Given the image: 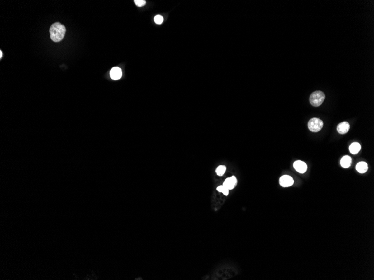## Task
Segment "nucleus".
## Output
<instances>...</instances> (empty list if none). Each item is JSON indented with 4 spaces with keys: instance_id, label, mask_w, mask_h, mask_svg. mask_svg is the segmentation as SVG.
Listing matches in <instances>:
<instances>
[{
    "instance_id": "obj_4",
    "label": "nucleus",
    "mask_w": 374,
    "mask_h": 280,
    "mask_svg": "<svg viewBox=\"0 0 374 280\" xmlns=\"http://www.w3.org/2000/svg\"><path fill=\"white\" fill-rule=\"evenodd\" d=\"M280 184L283 187H287L291 186L294 183V179L288 175H284L281 176L280 178Z\"/></svg>"
},
{
    "instance_id": "obj_15",
    "label": "nucleus",
    "mask_w": 374,
    "mask_h": 280,
    "mask_svg": "<svg viewBox=\"0 0 374 280\" xmlns=\"http://www.w3.org/2000/svg\"><path fill=\"white\" fill-rule=\"evenodd\" d=\"M134 2L135 3L136 5L139 7H141V6H144L146 3V1L144 0H135Z\"/></svg>"
},
{
    "instance_id": "obj_6",
    "label": "nucleus",
    "mask_w": 374,
    "mask_h": 280,
    "mask_svg": "<svg viewBox=\"0 0 374 280\" xmlns=\"http://www.w3.org/2000/svg\"><path fill=\"white\" fill-rule=\"evenodd\" d=\"M237 183V179L235 176H232L230 178H227L223 183L224 186L229 190H232L235 186Z\"/></svg>"
},
{
    "instance_id": "obj_13",
    "label": "nucleus",
    "mask_w": 374,
    "mask_h": 280,
    "mask_svg": "<svg viewBox=\"0 0 374 280\" xmlns=\"http://www.w3.org/2000/svg\"><path fill=\"white\" fill-rule=\"evenodd\" d=\"M217 190L220 192H222L225 195L227 196L229 194V189L225 187L224 185H221L217 188Z\"/></svg>"
},
{
    "instance_id": "obj_2",
    "label": "nucleus",
    "mask_w": 374,
    "mask_h": 280,
    "mask_svg": "<svg viewBox=\"0 0 374 280\" xmlns=\"http://www.w3.org/2000/svg\"><path fill=\"white\" fill-rule=\"evenodd\" d=\"M325 99V95L324 92L320 91H316L311 94L309 100L311 105L315 107H318L324 102Z\"/></svg>"
},
{
    "instance_id": "obj_12",
    "label": "nucleus",
    "mask_w": 374,
    "mask_h": 280,
    "mask_svg": "<svg viewBox=\"0 0 374 280\" xmlns=\"http://www.w3.org/2000/svg\"><path fill=\"white\" fill-rule=\"evenodd\" d=\"M226 167L225 166H223V165L219 166L217 168V169H216V173L219 176H222L224 175L225 172L226 171Z\"/></svg>"
},
{
    "instance_id": "obj_14",
    "label": "nucleus",
    "mask_w": 374,
    "mask_h": 280,
    "mask_svg": "<svg viewBox=\"0 0 374 280\" xmlns=\"http://www.w3.org/2000/svg\"><path fill=\"white\" fill-rule=\"evenodd\" d=\"M163 17L162 16H161V15H156L155 16V17H154V21H155V22L156 24H159V25L163 23Z\"/></svg>"
},
{
    "instance_id": "obj_11",
    "label": "nucleus",
    "mask_w": 374,
    "mask_h": 280,
    "mask_svg": "<svg viewBox=\"0 0 374 280\" xmlns=\"http://www.w3.org/2000/svg\"><path fill=\"white\" fill-rule=\"evenodd\" d=\"M361 148V147L360 144L357 142H355V143H353L351 144V145L349 146V152L353 154H357L358 153L360 152Z\"/></svg>"
},
{
    "instance_id": "obj_7",
    "label": "nucleus",
    "mask_w": 374,
    "mask_h": 280,
    "mask_svg": "<svg viewBox=\"0 0 374 280\" xmlns=\"http://www.w3.org/2000/svg\"><path fill=\"white\" fill-rule=\"evenodd\" d=\"M349 128H350V125H349V123L346 122H341L337 125V130L338 133H339L340 134H346L349 131Z\"/></svg>"
},
{
    "instance_id": "obj_3",
    "label": "nucleus",
    "mask_w": 374,
    "mask_h": 280,
    "mask_svg": "<svg viewBox=\"0 0 374 280\" xmlns=\"http://www.w3.org/2000/svg\"><path fill=\"white\" fill-rule=\"evenodd\" d=\"M309 129L313 132H318L323 127V122L319 118H312L309 121L308 124Z\"/></svg>"
},
{
    "instance_id": "obj_1",
    "label": "nucleus",
    "mask_w": 374,
    "mask_h": 280,
    "mask_svg": "<svg viewBox=\"0 0 374 280\" xmlns=\"http://www.w3.org/2000/svg\"><path fill=\"white\" fill-rule=\"evenodd\" d=\"M66 29L64 25L59 22H55L50 26V39L54 42H59L64 39Z\"/></svg>"
},
{
    "instance_id": "obj_10",
    "label": "nucleus",
    "mask_w": 374,
    "mask_h": 280,
    "mask_svg": "<svg viewBox=\"0 0 374 280\" xmlns=\"http://www.w3.org/2000/svg\"><path fill=\"white\" fill-rule=\"evenodd\" d=\"M352 163V159L348 155H345L341 159V166L343 168H348Z\"/></svg>"
},
{
    "instance_id": "obj_16",
    "label": "nucleus",
    "mask_w": 374,
    "mask_h": 280,
    "mask_svg": "<svg viewBox=\"0 0 374 280\" xmlns=\"http://www.w3.org/2000/svg\"><path fill=\"white\" fill-rule=\"evenodd\" d=\"M2 56H3L2 52V51H1H1H0V58L2 59Z\"/></svg>"
},
{
    "instance_id": "obj_9",
    "label": "nucleus",
    "mask_w": 374,
    "mask_h": 280,
    "mask_svg": "<svg viewBox=\"0 0 374 280\" xmlns=\"http://www.w3.org/2000/svg\"><path fill=\"white\" fill-rule=\"evenodd\" d=\"M356 169L359 173H364L368 169V165L367 163L365 162H360L358 163L356 165Z\"/></svg>"
},
{
    "instance_id": "obj_5",
    "label": "nucleus",
    "mask_w": 374,
    "mask_h": 280,
    "mask_svg": "<svg viewBox=\"0 0 374 280\" xmlns=\"http://www.w3.org/2000/svg\"><path fill=\"white\" fill-rule=\"evenodd\" d=\"M294 167L297 172L300 173H305L308 169V166L305 162L301 161H295L294 163Z\"/></svg>"
},
{
    "instance_id": "obj_8",
    "label": "nucleus",
    "mask_w": 374,
    "mask_h": 280,
    "mask_svg": "<svg viewBox=\"0 0 374 280\" xmlns=\"http://www.w3.org/2000/svg\"><path fill=\"white\" fill-rule=\"evenodd\" d=\"M110 76L111 79L114 80H118L122 77V70L119 67H114L110 72Z\"/></svg>"
}]
</instances>
